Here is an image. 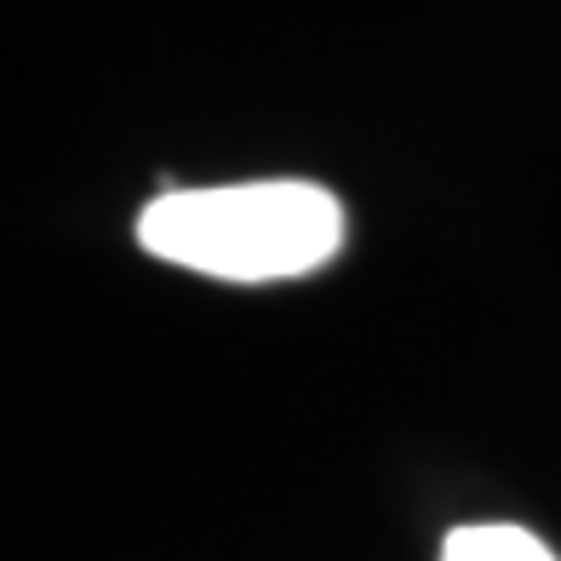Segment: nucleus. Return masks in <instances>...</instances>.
I'll return each mask as SVG.
<instances>
[{"label": "nucleus", "instance_id": "f257e3e1", "mask_svg": "<svg viewBox=\"0 0 561 561\" xmlns=\"http://www.w3.org/2000/svg\"><path fill=\"white\" fill-rule=\"evenodd\" d=\"M138 247L161 264L213 280H298L339 259L344 207L333 190L304 178L229 190H167L138 213Z\"/></svg>", "mask_w": 561, "mask_h": 561}, {"label": "nucleus", "instance_id": "f03ea898", "mask_svg": "<svg viewBox=\"0 0 561 561\" xmlns=\"http://www.w3.org/2000/svg\"><path fill=\"white\" fill-rule=\"evenodd\" d=\"M442 561H556V556L539 533L510 522H481V527H453Z\"/></svg>", "mask_w": 561, "mask_h": 561}]
</instances>
